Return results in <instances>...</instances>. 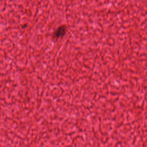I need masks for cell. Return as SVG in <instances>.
<instances>
[{
  "mask_svg": "<svg viewBox=\"0 0 147 147\" xmlns=\"http://www.w3.org/2000/svg\"><path fill=\"white\" fill-rule=\"evenodd\" d=\"M67 31V28L65 25H61L57 28L56 30L53 33L52 39L57 40L60 38H62L65 34Z\"/></svg>",
  "mask_w": 147,
  "mask_h": 147,
  "instance_id": "1",
  "label": "cell"
}]
</instances>
